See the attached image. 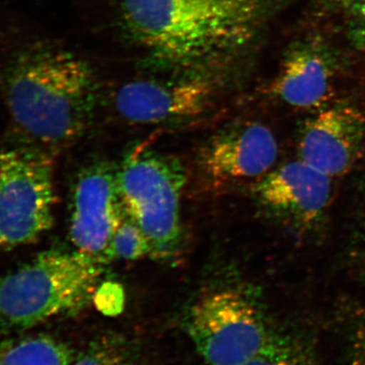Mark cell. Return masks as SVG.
Segmentation results:
<instances>
[{
	"label": "cell",
	"mask_w": 365,
	"mask_h": 365,
	"mask_svg": "<svg viewBox=\"0 0 365 365\" xmlns=\"http://www.w3.org/2000/svg\"><path fill=\"white\" fill-rule=\"evenodd\" d=\"M0 93L16 132L46 150L85 134L95 111L97 83L86 60L38 41L7 55L0 68Z\"/></svg>",
	"instance_id": "6da1fadb"
},
{
	"label": "cell",
	"mask_w": 365,
	"mask_h": 365,
	"mask_svg": "<svg viewBox=\"0 0 365 365\" xmlns=\"http://www.w3.org/2000/svg\"><path fill=\"white\" fill-rule=\"evenodd\" d=\"M271 0H121L122 21L153 56L199 66L244 49L260 31Z\"/></svg>",
	"instance_id": "7a4b0ae2"
},
{
	"label": "cell",
	"mask_w": 365,
	"mask_h": 365,
	"mask_svg": "<svg viewBox=\"0 0 365 365\" xmlns=\"http://www.w3.org/2000/svg\"><path fill=\"white\" fill-rule=\"evenodd\" d=\"M103 266L76 250L48 251L0 275V328L26 330L83 311L93 300Z\"/></svg>",
	"instance_id": "3957f363"
},
{
	"label": "cell",
	"mask_w": 365,
	"mask_h": 365,
	"mask_svg": "<svg viewBox=\"0 0 365 365\" xmlns=\"http://www.w3.org/2000/svg\"><path fill=\"white\" fill-rule=\"evenodd\" d=\"M125 213L140 227L155 260H172L182 245L181 199L186 170L177 158L136 150L117 170Z\"/></svg>",
	"instance_id": "277c9868"
},
{
	"label": "cell",
	"mask_w": 365,
	"mask_h": 365,
	"mask_svg": "<svg viewBox=\"0 0 365 365\" xmlns=\"http://www.w3.org/2000/svg\"><path fill=\"white\" fill-rule=\"evenodd\" d=\"M18 135L0 143V252L37 241L54 220V176L47 150Z\"/></svg>",
	"instance_id": "5b68a950"
},
{
	"label": "cell",
	"mask_w": 365,
	"mask_h": 365,
	"mask_svg": "<svg viewBox=\"0 0 365 365\" xmlns=\"http://www.w3.org/2000/svg\"><path fill=\"white\" fill-rule=\"evenodd\" d=\"M187 333L209 365H244L272 339L259 307L241 290L208 289L187 313Z\"/></svg>",
	"instance_id": "8992f818"
},
{
	"label": "cell",
	"mask_w": 365,
	"mask_h": 365,
	"mask_svg": "<svg viewBox=\"0 0 365 365\" xmlns=\"http://www.w3.org/2000/svg\"><path fill=\"white\" fill-rule=\"evenodd\" d=\"M124 216L117 170L106 162L86 165L72 191L69 237L76 251L104 265L113 260V240Z\"/></svg>",
	"instance_id": "52a82bcc"
},
{
	"label": "cell",
	"mask_w": 365,
	"mask_h": 365,
	"mask_svg": "<svg viewBox=\"0 0 365 365\" xmlns=\"http://www.w3.org/2000/svg\"><path fill=\"white\" fill-rule=\"evenodd\" d=\"M278 143L267 126L247 122L227 127L211 137L199 151V170L212 187L261 179L272 169Z\"/></svg>",
	"instance_id": "ba28073f"
},
{
	"label": "cell",
	"mask_w": 365,
	"mask_h": 365,
	"mask_svg": "<svg viewBox=\"0 0 365 365\" xmlns=\"http://www.w3.org/2000/svg\"><path fill=\"white\" fill-rule=\"evenodd\" d=\"M215 86L203 76L163 81L139 79L125 83L115 98L117 112L129 122L158 124L182 121L207 112Z\"/></svg>",
	"instance_id": "9c48e42d"
},
{
	"label": "cell",
	"mask_w": 365,
	"mask_h": 365,
	"mask_svg": "<svg viewBox=\"0 0 365 365\" xmlns=\"http://www.w3.org/2000/svg\"><path fill=\"white\" fill-rule=\"evenodd\" d=\"M365 153V114L349 105L326 107L309 120L299 144V160L330 178L347 175Z\"/></svg>",
	"instance_id": "30bf717a"
},
{
	"label": "cell",
	"mask_w": 365,
	"mask_h": 365,
	"mask_svg": "<svg viewBox=\"0 0 365 365\" xmlns=\"http://www.w3.org/2000/svg\"><path fill=\"white\" fill-rule=\"evenodd\" d=\"M332 178L299 160L262 177L254 193L275 215L309 225L325 212L332 195Z\"/></svg>",
	"instance_id": "8fae6325"
},
{
	"label": "cell",
	"mask_w": 365,
	"mask_h": 365,
	"mask_svg": "<svg viewBox=\"0 0 365 365\" xmlns=\"http://www.w3.org/2000/svg\"><path fill=\"white\" fill-rule=\"evenodd\" d=\"M333 74L332 60L325 50L314 43H304L288 53L272 93L292 107H319L330 95Z\"/></svg>",
	"instance_id": "7c38bea8"
},
{
	"label": "cell",
	"mask_w": 365,
	"mask_h": 365,
	"mask_svg": "<svg viewBox=\"0 0 365 365\" xmlns=\"http://www.w3.org/2000/svg\"><path fill=\"white\" fill-rule=\"evenodd\" d=\"M0 365H73V357L61 341L26 336L0 343Z\"/></svg>",
	"instance_id": "4fadbf2b"
},
{
	"label": "cell",
	"mask_w": 365,
	"mask_h": 365,
	"mask_svg": "<svg viewBox=\"0 0 365 365\" xmlns=\"http://www.w3.org/2000/svg\"><path fill=\"white\" fill-rule=\"evenodd\" d=\"M113 258L139 260L150 255V245L143 230L125 213L112 244Z\"/></svg>",
	"instance_id": "5bb4252c"
},
{
	"label": "cell",
	"mask_w": 365,
	"mask_h": 365,
	"mask_svg": "<svg viewBox=\"0 0 365 365\" xmlns=\"http://www.w3.org/2000/svg\"><path fill=\"white\" fill-rule=\"evenodd\" d=\"M74 365H133L122 343L104 338L91 343L81 352Z\"/></svg>",
	"instance_id": "9a60e30c"
},
{
	"label": "cell",
	"mask_w": 365,
	"mask_h": 365,
	"mask_svg": "<svg viewBox=\"0 0 365 365\" xmlns=\"http://www.w3.org/2000/svg\"><path fill=\"white\" fill-rule=\"evenodd\" d=\"M244 365H311L299 348L274 337L254 359Z\"/></svg>",
	"instance_id": "2e32d148"
},
{
	"label": "cell",
	"mask_w": 365,
	"mask_h": 365,
	"mask_svg": "<svg viewBox=\"0 0 365 365\" xmlns=\"http://www.w3.org/2000/svg\"><path fill=\"white\" fill-rule=\"evenodd\" d=\"M93 302L101 313L115 317L121 314L125 304V292L120 283L107 281L96 288Z\"/></svg>",
	"instance_id": "e0dca14e"
},
{
	"label": "cell",
	"mask_w": 365,
	"mask_h": 365,
	"mask_svg": "<svg viewBox=\"0 0 365 365\" xmlns=\"http://www.w3.org/2000/svg\"><path fill=\"white\" fill-rule=\"evenodd\" d=\"M349 13L353 31L357 39L365 44V0L344 6Z\"/></svg>",
	"instance_id": "ac0fdd59"
},
{
	"label": "cell",
	"mask_w": 365,
	"mask_h": 365,
	"mask_svg": "<svg viewBox=\"0 0 365 365\" xmlns=\"http://www.w3.org/2000/svg\"><path fill=\"white\" fill-rule=\"evenodd\" d=\"M355 237H356L359 259L360 263H361L364 276H365V196L359 210V222H357V230Z\"/></svg>",
	"instance_id": "d6986e66"
},
{
	"label": "cell",
	"mask_w": 365,
	"mask_h": 365,
	"mask_svg": "<svg viewBox=\"0 0 365 365\" xmlns=\"http://www.w3.org/2000/svg\"><path fill=\"white\" fill-rule=\"evenodd\" d=\"M355 357H356L357 365H365V329L357 338L355 345Z\"/></svg>",
	"instance_id": "ffe728a7"
},
{
	"label": "cell",
	"mask_w": 365,
	"mask_h": 365,
	"mask_svg": "<svg viewBox=\"0 0 365 365\" xmlns=\"http://www.w3.org/2000/svg\"><path fill=\"white\" fill-rule=\"evenodd\" d=\"M338 4H342L343 6H349V4H354V2L361 1V0H335Z\"/></svg>",
	"instance_id": "44dd1931"
}]
</instances>
